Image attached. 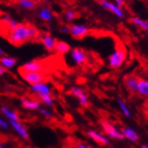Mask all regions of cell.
Returning a JSON list of instances; mask_svg holds the SVG:
<instances>
[{
	"label": "cell",
	"mask_w": 148,
	"mask_h": 148,
	"mask_svg": "<svg viewBox=\"0 0 148 148\" xmlns=\"http://www.w3.org/2000/svg\"><path fill=\"white\" fill-rule=\"evenodd\" d=\"M38 35L39 34H38L37 29L33 25L27 24H19L15 30L10 32L8 39L13 45L19 46L28 40L35 39L38 36Z\"/></svg>",
	"instance_id": "1"
},
{
	"label": "cell",
	"mask_w": 148,
	"mask_h": 148,
	"mask_svg": "<svg viewBox=\"0 0 148 148\" xmlns=\"http://www.w3.org/2000/svg\"><path fill=\"white\" fill-rule=\"evenodd\" d=\"M126 60V51L124 48H116L113 53L108 56L107 63L108 66L112 69L120 68L124 65Z\"/></svg>",
	"instance_id": "2"
},
{
	"label": "cell",
	"mask_w": 148,
	"mask_h": 148,
	"mask_svg": "<svg viewBox=\"0 0 148 148\" xmlns=\"http://www.w3.org/2000/svg\"><path fill=\"white\" fill-rule=\"evenodd\" d=\"M100 126L104 134H106L109 139H114V140L124 139V136H123V134H122L121 130L117 129V127L113 123H111V122L102 119L100 121Z\"/></svg>",
	"instance_id": "3"
},
{
	"label": "cell",
	"mask_w": 148,
	"mask_h": 148,
	"mask_svg": "<svg viewBox=\"0 0 148 148\" xmlns=\"http://www.w3.org/2000/svg\"><path fill=\"white\" fill-rule=\"evenodd\" d=\"M98 3L102 8H104L107 11H109L114 16H115L118 18H124L125 16V11L123 8L118 6L114 2H111L109 0H98Z\"/></svg>",
	"instance_id": "4"
},
{
	"label": "cell",
	"mask_w": 148,
	"mask_h": 148,
	"mask_svg": "<svg viewBox=\"0 0 148 148\" xmlns=\"http://www.w3.org/2000/svg\"><path fill=\"white\" fill-rule=\"evenodd\" d=\"M69 93H70V95H72L74 97H75L77 100H78L81 106L87 107L89 106L90 101H89L88 95L86 94L85 90L81 88L80 86H72L69 89Z\"/></svg>",
	"instance_id": "5"
},
{
	"label": "cell",
	"mask_w": 148,
	"mask_h": 148,
	"mask_svg": "<svg viewBox=\"0 0 148 148\" xmlns=\"http://www.w3.org/2000/svg\"><path fill=\"white\" fill-rule=\"evenodd\" d=\"M70 58L73 61V63L77 66H81L85 65L87 61V54L82 48H73L70 51Z\"/></svg>",
	"instance_id": "6"
},
{
	"label": "cell",
	"mask_w": 148,
	"mask_h": 148,
	"mask_svg": "<svg viewBox=\"0 0 148 148\" xmlns=\"http://www.w3.org/2000/svg\"><path fill=\"white\" fill-rule=\"evenodd\" d=\"M69 28V34L72 36L73 38H75V39H82V38L86 37L90 31V28L86 25L84 24H73L70 25Z\"/></svg>",
	"instance_id": "7"
},
{
	"label": "cell",
	"mask_w": 148,
	"mask_h": 148,
	"mask_svg": "<svg viewBox=\"0 0 148 148\" xmlns=\"http://www.w3.org/2000/svg\"><path fill=\"white\" fill-rule=\"evenodd\" d=\"M44 70V64L38 60H32L27 62L19 68L20 73H32V72H40Z\"/></svg>",
	"instance_id": "8"
},
{
	"label": "cell",
	"mask_w": 148,
	"mask_h": 148,
	"mask_svg": "<svg viewBox=\"0 0 148 148\" xmlns=\"http://www.w3.org/2000/svg\"><path fill=\"white\" fill-rule=\"evenodd\" d=\"M86 134L90 139H92L94 142H95L96 144H98L100 145L106 146V145H109L111 144L110 139H109L106 136H105V134H103L102 133H100L98 131L90 129V130H87Z\"/></svg>",
	"instance_id": "9"
},
{
	"label": "cell",
	"mask_w": 148,
	"mask_h": 148,
	"mask_svg": "<svg viewBox=\"0 0 148 148\" xmlns=\"http://www.w3.org/2000/svg\"><path fill=\"white\" fill-rule=\"evenodd\" d=\"M23 79L30 84V85H35V84H38L44 82L45 80V75L40 72H32V73H20Z\"/></svg>",
	"instance_id": "10"
},
{
	"label": "cell",
	"mask_w": 148,
	"mask_h": 148,
	"mask_svg": "<svg viewBox=\"0 0 148 148\" xmlns=\"http://www.w3.org/2000/svg\"><path fill=\"white\" fill-rule=\"evenodd\" d=\"M138 83H139V78L136 75H125L124 78L125 86L126 87L128 91H130L131 93H137Z\"/></svg>",
	"instance_id": "11"
},
{
	"label": "cell",
	"mask_w": 148,
	"mask_h": 148,
	"mask_svg": "<svg viewBox=\"0 0 148 148\" xmlns=\"http://www.w3.org/2000/svg\"><path fill=\"white\" fill-rule=\"evenodd\" d=\"M31 91L38 95H52V88L46 82H41L38 84H35V85H32L31 87Z\"/></svg>",
	"instance_id": "12"
},
{
	"label": "cell",
	"mask_w": 148,
	"mask_h": 148,
	"mask_svg": "<svg viewBox=\"0 0 148 148\" xmlns=\"http://www.w3.org/2000/svg\"><path fill=\"white\" fill-rule=\"evenodd\" d=\"M121 132L123 134L124 138L127 139L128 141H130L132 143H137L140 139L139 133L136 129H134V128L130 126H124L121 129Z\"/></svg>",
	"instance_id": "13"
},
{
	"label": "cell",
	"mask_w": 148,
	"mask_h": 148,
	"mask_svg": "<svg viewBox=\"0 0 148 148\" xmlns=\"http://www.w3.org/2000/svg\"><path fill=\"white\" fill-rule=\"evenodd\" d=\"M8 123L13 129H14L23 139L27 140L29 138V134H28L27 128H25V126L22 123H20L19 121H15V120H9Z\"/></svg>",
	"instance_id": "14"
},
{
	"label": "cell",
	"mask_w": 148,
	"mask_h": 148,
	"mask_svg": "<svg viewBox=\"0 0 148 148\" xmlns=\"http://www.w3.org/2000/svg\"><path fill=\"white\" fill-rule=\"evenodd\" d=\"M37 16L39 17L42 21L44 22H51L53 20L54 18V15H53V12L52 9H51L48 5H44L42 8L38 10L37 13Z\"/></svg>",
	"instance_id": "15"
},
{
	"label": "cell",
	"mask_w": 148,
	"mask_h": 148,
	"mask_svg": "<svg viewBox=\"0 0 148 148\" xmlns=\"http://www.w3.org/2000/svg\"><path fill=\"white\" fill-rule=\"evenodd\" d=\"M42 44L44 47L46 48L47 51H49V52H52V51L55 50V47H56V39L50 34H45L42 38Z\"/></svg>",
	"instance_id": "16"
},
{
	"label": "cell",
	"mask_w": 148,
	"mask_h": 148,
	"mask_svg": "<svg viewBox=\"0 0 148 148\" xmlns=\"http://www.w3.org/2000/svg\"><path fill=\"white\" fill-rule=\"evenodd\" d=\"M21 106L27 110H38L41 107V102L38 100H31L24 98L21 99Z\"/></svg>",
	"instance_id": "17"
},
{
	"label": "cell",
	"mask_w": 148,
	"mask_h": 148,
	"mask_svg": "<svg viewBox=\"0 0 148 148\" xmlns=\"http://www.w3.org/2000/svg\"><path fill=\"white\" fill-rule=\"evenodd\" d=\"M55 51L58 54L66 55L71 51V47L69 46V44H67L65 41H56Z\"/></svg>",
	"instance_id": "18"
},
{
	"label": "cell",
	"mask_w": 148,
	"mask_h": 148,
	"mask_svg": "<svg viewBox=\"0 0 148 148\" xmlns=\"http://www.w3.org/2000/svg\"><path fill=\"white\" fill-rule=\"evenodd\" d=\"M116 102H117L118 107L120 109V111L122 112V114H123L126 118H132V116H133L132 112L130 110V108L126 105V103L120 97H118L116 99Z\"/></svg>",
	"instance_id": "19"
},
{
	"label": "cell",
	"mask_w": 148,
	"mask_h": 148,
	"mask_svg": "<svg viewBox=\"0 0 148 148\" xmlns=\"http://www.w3.org/2000/svg\"><path fill=\"white\" fill-rule=\"evenodd\" d=\"M130 22L134 24V25L138 27L140 29L148 32V21L145 20V19L141 18L139 16H131Z\"/></svg>",
	"instance_id": "20"
},
{
	"label": "cell",
	"mask_w": 148,
	"mask_h": 148,
	"mask_svg": "<svg viewBox=\"0 0 148 148\" xmlns=\"http://www.w3.org/2000/svg\"><path fill=\"white\" fill-rule=\"evenodd\" d=\"M0 64H1L5 69H9V68H12L16 66V59L15 58V57L3 56L0 57Z\"/></svg>",
	"instance_id": "21"
},
{
	"label": "cell",
	"mask_w": 148,
	"mask_h": 148,
	"mask_svg": "<svg viewBox=\"0 0 148 148\" xmlns=\"http://www.w3.org/2000/svg\"><path fill=\"white\" fill-rule=\"evenodd\" d=\"M137 93L144 97H148V80L139 78Z\"/></svg>",
	"instance_id": "22"
},
{
	"label": "cell",
	"mask_w": 148,
	"mask_h": 148,
	"mask_svg": "<svg viewBox=\"0 0 148 148\" xmlns=\"http://www.w3.org/2000/svg\"><path fill=\"white\" fill-rule=\"evenodd\" d=\"M1 112L5 115V116L9 120H15V121H19L20 117L17 114V113L14 110H11L10 108L6 107V106H2L1 107Z\"/></svg>",
	"instance_id": "23"
},
{
	"label": "cell",
	"mask_w": 148,
	"mask_h": 148,
	"mask_svg": "<svg viewBox=\"0 0 148 148\" xmlns=\"http://www.w3.org/2000/svg\"><path fill=\"white\" fill-rule=\"evenodd\" d=\"M16 3L21 8L25 10H33L36 8V2L35 0H17Z\"/></svg>",
	"instance_id": "24"
},
{
	"label": "cell",
	"mask_w": 148,
	"mask_h": 148,
	"mask_svg": "<svg viewBox=\"0 0 148 148\" xmlns=\"http://www.w3.org/2000/svg\"><path fill=\"white\" fill-rule=\"evenodd\" d=\"M2 22L5 23L6 25H8V28H9V30H10V32H12L13 30H15V29L18 27V25H19L18 21L16 20V19H14V18H12V17L9 16H5V17L3 18Z\"/></svg>",
	"instance_id": "25"
},
{
	"label": "cell",
	"mask_w": 148,
	"mask_h": 148,
	"mask_svg": "<svg viewBox=\"0 0 148 148\" xmlns=\"http://www.w3.org/2000/svg\"><path fill=\"white\" fill-rule=\"evenodd\" d=\"M38 97L40 98L41 102L44 103L47 106H54V98L52 95H38Z\"/></svg>",
	"instance_id": "26"
},
{
	"label": "cell",
	"mask_w": 148,
	"mask_h": 148,
	"mask_svg": "<svg viewBox=\"0 0 148 148\" xmlns=\"http://www.w3.org/2000/svg\"><path fill=\"white\" fill-rule=\"evenodd\" d=\"M65 17H66V19L68 22L74 21L75 19V17H76V13L72 9H68L65 13Z\"/></svg>",
	"instance_id": "27"
},
{
	"label": "cell",
	"mask_w": 148,
	"mask_h": 148,
	"mask_svg": "<svg viewBox=\"0 0 148 148\" xmlns=\"http://www.w3.org/2000/svg\"><path fill=\"white\" fill-rule=\"evenodd\" d=\"M38 112H39L43 115V116H45L46 118H52L54 116L52 111H50L49 109H47V108L40 107L39 109H38Z\"/></svg>",
	"instance_id": "28"
},
{
	"label": "cell",
	"mask_w": 148,
	"mask_h": 148,
	"mask_svg": "<svg viewBox=\"0 0 148 148\" xmlns=\"http://www.w3.org/2000/svg\"><path fill=\"white\" fill-rule=\"evenodd\" d=\"M73 148H94L92 145H88L87 143L85 142H77Z\"/></svg>",
	"instance_id": "29"
},
{
	"label": "cell",
	"mask_w": 148,
	"mask_h": 148,
	"mask_svg": "<svg viewBox=\"0 0 148 148\" xmlns=\"http://www.w3.org/2000/svg\"><path fill=\"white\" fill-rule=\"evenodd\" d=\"M0 127H1L2 129L8 130L9 128V123H8V122L4 120L2 117H0Z\"/></svg>",
	"instance_id": "30"
},
{
	"label": "cell",
	"mask_w": 148,
	"mask_h": 148,
	"mask_svg": "<svg viewBox=\"0 0 148 148\" xmlns=\"http://www.w3.org/2000/svg\"><path fill=\"white\" fill-rule=\"evenodd\" d=\"M60 32L63 34H69L70 33V28L67 25H62L60 27Z\"/></svg>",
	"instance_id": "31"
},
{
	"label": "cell",
	"mask_w": 148,
	"mask_h": 148,
	"mask_svg": "<svg viewBox=\"0 0 148 148\" xmlns=\"http://www.w3.org/2000/svg\"><path fill=\"white\" fill-rule=\"evenodd\" d=\"M114 2L122 8H123V6L125 5V0H114Z\"/></svg>",
	"instance_id": "32"
},
{
	"label": "cell",
	"mask_w": 148,
	"mask_h": 148,
	"mask_svg": "<svg viewBox=\"0 0 148 148\" xmlns=\"http://www.w3.org/2000/svg\"><path fill=\"white\" fill-rule=\"evenodd\" d=\"M5 72H6V70H5V68L0 64V75H5Z\"/></svg>",
	"instance_id": "33"
},
{
	"label": "cell",
	"mask_w": 148,
	"mask_h": 148,
	"mask_svg": "<svg viewBox=\"0 0 148 148\" xmlns=\"http://www.w3.org/2000/svg\"><path fill=\"white\" fill-rule=\"evenodd\" d=\"M5 55V51L1 48V47H0V56H3Z\"/></svg>",
	"instance_id": "34"
},
{
	"label": "cell",
	"mask_w": 148,
	"mask_h": 148,
	"mask_svg": "<svg viewBox=\"0 0 148 148\" xmlns=\"http://www.w3.org/2000/svg\"><path fill=\"white\" fill-rule=\"evenodd\" d=\"M141 148H148V145H147V144H143V145H141Z\"/></svg>",
	"instance_id": "35"
},
{
	"label": "cell",
	"mask_w": 148,
	"mask_h": 148,
	"mask_svg": "<svg viewBox=\"0 0 148 148\" xmlns=\"http://www.w3.org/2000/svg\"><path fill=\"white\" fill-rule=\"evenodd\" d=\"M145 103H146V105H147V106H148V97H146V99H145Z\"/></svg>",
	"instance_id": "36"
},
{
	"label": "cell",
	"mask_w": 148,
	"mask_h": 148,
	"mask_svg": "<svg viewBox=\"0 0 148 148\" xmlns=\"http://www.w3.org/2000/svg\"><path fill=\"white\" fill-rule=\"evenodd\" d=\"M0 148H5V147L3 146V145L1 144V142H0Z\"/></svg>",
	"instance_id": "37"
},
{
	"label": "cell",
	"mask_w": 148,
	"mask_h": 148,
	"mask_svg": "<svg viewBox=\"0 0 148 148\" xmlns=\"http://www.w3.org/2000/svg\"><path fill=\"white\" fill-rule=\"evenodd\" d=\"M35 1H36V3H39V2H41V1H42V0H35Z\"/></svg>",
	"instance_id": "38"
},
{
	"label": "cell",
	"mask_w": 148,
	"mask_h": 148,
	"mask_svg": "<svg viewBox=\"0 0 148 148\" xmlns=\"http://www.w3.org/2000/svg\"><path fill=\"white\" fill-rule=\"evenodd\" d=\"M42 1H44V2H48V1H50V0H42Z\"/></svg>",
	"instance_id": "39"
}]
</instances>
